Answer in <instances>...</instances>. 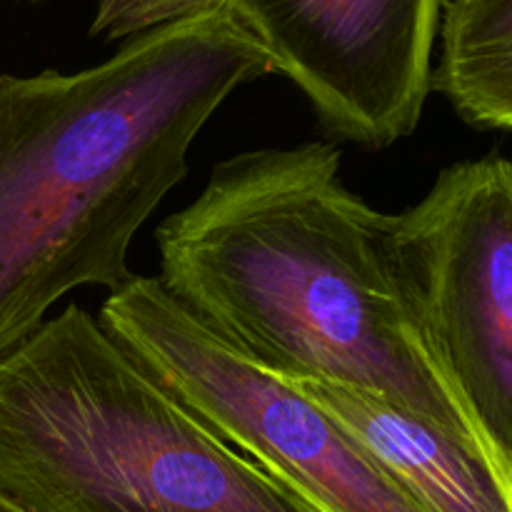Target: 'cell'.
Segmentation results:
<instances>
[{
    "label": "cell",
    "mask_w": 512,
    "mask_h": 512,
    "mask_svg": "<svg viewBox=\"0 0 512 512\" xmlns=\"http://www.w3.org/2000/svg\"><path fill=\"white\" fill-rule=\"evenodd\" d=\"M0 500L20 512H310L80 305L0 360Z\"/></svg>",
    "instance_id": "cell-3"
},
{
    "label": "cell",
    "mask_w": 512,
    "mask_h": 512,
    "mask_svg": "<svg viewBox=\"0 0 512 512\" xmlns=\"http://www.w3.org/2000/svg\"><path fill=\"white\" fill-rule=\"evenodd\" d=\"M213 3L215 0H108L95 10L90 33L110 40H133L150 30L208 13Z\"/></svg>",
    "instance_id": "cell-9"
},
{
    "label": "cell",
    "mask_w": 512,
    "mask_h": 512,
    "mask_svg": "<svg viewBox=\"0 0 512 512\" xmlns=\"http://www.w3.org/2000/svg\"><path fill=\"white\" fill-rule=\"evenodd\" d=\"M98 323L158 388L310 512H428L320 405L208 333L158 278L138 275L108 293Z\"/></svg>",
    "instance_id": "cell-4"
},
{
    "label": "cell",
    "mask_w": 512,
    "mask_h": 512,
    "mask_svg": "<svg viewBox=\"0 0 512 512\" xmlns=\"http://www.w3.org/2000/svg\"><path fill=\"white\" fill-rule=\"evenodd\" d=\"M440 0H235L330 138L383 150L415 133L433 90Z\"/></svg>",
    "instance_id": "cell-6"
},
{
    "label": "cell",
    "mask_w": 512,
    "mask_h": 512,
    "mask_svg": "<svg viewBox=\"0 0 512 512\" xmlns=\"http://www.w3.org/2000/svg\"><path fill=\"white\" fill-rule=\"evenodd\" d=\"M383 233L425 350L512 480V160L450 165Z\"/></svg>",
    "instance_id": "cell-5"
},
{
    "label": "cell",
    "mask_w": 512,
    "mask_h": 512,
    "mask_svg": "<svg viewBox=\"0 0 512 512\" xmlns=\"http://www.w3.org/2000/svg\"><path fill=\"white\" fill-rule=\"evenodd\" d=\"M270 73L235 0H215L93 68L0 75V360L73 290L138 278L130 245L188 175L200 130Z\"/></svg>",
    "instance_id": "cell-2"
},
{
    "label": "cell",
    "mask_w": 512,
    "mask_h": 512,
    "mask_svg": "<svg viewBox=\"0 0 512 512\" xmlns=\"http://www.w3.org/2000/svg\"><path fill=\"white\" fill-rule=\"evenodd\" d=\"M433 90L480 130L512 133V0H450L440 8Z\"/></svg>",
    "instance_id": "cell-8"
},
{
    "label": "cell",
    "mask_w": 512,
    "mask_h": 512,
    "mask_svg": "<svg viewBox=\"0 0 512 512\" xmlns=\"http://www.w3.org/2000/svg\"><path fill=\"white\" fill-rule=\"evenodd\" d=\"M383 228L335 145L248 150L155 230L158 283L255 368L348 385L488 448L410 320Z\"/></svg>",
    "instance_id": "cell-1"
},
{
    "label": "cell",
    "mask_w": 512,
    "mask_h": 512,
    "mask_svg": "<svg viewBox=\"0 0 512 512\" xmlns=\"http://www.w3.org/2000/svg\"><path fill=\"white\" fill-rule=\"evenodd\" d=\"M0 512H20V510H15L13 505H8L5 500H0Z\"/></svg>",
    "instance_id": "cell-10"
},
{
    "label": "cell",
    "mask_w": 512,
    "mask_h": 512,
    "mask_svg": "<svg viewBox=\"0 0 512 512\" xmlns=\"http://www.w3.org/2000/svg\"><path fill=\"white\" fill-rule=\"evenodd\" d=\"M290 385L348 430L428 512H512V480L485 445L348 385Z\"/></svg>",
    "instance_id": "cell-7"
}]
</instances>
